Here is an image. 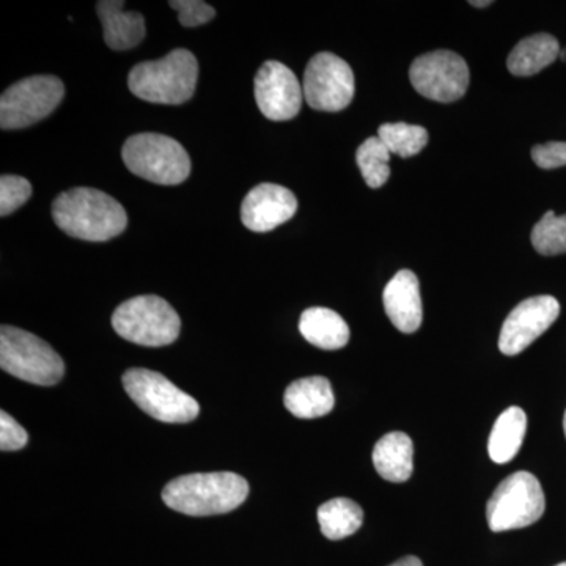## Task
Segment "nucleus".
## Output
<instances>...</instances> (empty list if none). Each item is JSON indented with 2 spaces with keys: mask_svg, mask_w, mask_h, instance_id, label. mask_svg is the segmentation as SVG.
Returning <instances> with one entry per match:
<instances>
[{
  "mask_svg": "<svg viewBox=\"0 0 566 566\" xmlns=\"http://www.w3.org/2000/svg\"><path fill=\"white\" fill-rule=\"evenodd\" d=\"M55 226L82 241L104 243L125 232L128 216L114 197L93 188L62 192L52 203Z\"/></svg>",
  "mask_w": 566,
  "mask_h": 566,
  "instance_id": "nucleus-1",
  "label": "nucleus"
},
{
  "mask_svg": "<svg viewBox=\"0 0 566 566\" xmlns=\"http://www.w3.org/2000/svg\"><path fill=\"white\" fill-rule=\"evenodd\" d=\"M248 495V480L234 472H200L167 483L163 501L182 515L214 516L233 512Z\"/></svg>",
  "mask_w": 566,
  "mask_h": 566,
  "instance_id": "nucleus-2",
  "label": "nucleus"
},
{
  "mask_svg": "<svg viewBox=\"0 0 566 566\" xmlns=\"http://www.w3.org/2000/svg\"><path fill=\"white\" fill-rule=\"evenodd\" d=\"M199 62L188 50H175L161 61L144 62L129 71L128 87L147 103L180 106L192 98Z\"/></svg>",
  "mask_w": 566,
  "mask_h": 566,
  "instance_id": "nucleus-3",
  "label": "nucleus"
},
{
  "mask_svg": "<svg viewBox=\"0 0 566 566\" xmlns=\"http://www.w3.org/2000/svg\"><path fill=\"white\" fill-rule=\"evenodd\" d=\"M123 163L129 172L163 186H177L188 180L191 158L185 147L169 136L140 133L123 145Z\"/></svg>",
  "mask_w": 566,
  "mask_h": 566,
  "instance_id": "nucleus-4",
  "label": "nucleus"
},
{
  "mask_svg": "<svg viewBox=\"0 0 566 566\" xmlns=\"http://www.w3.org/2000/svg\"><path fill=\"white\" fill-rule=\"evenodd\" d=\"M0 367L36 386H55L65 375V364L50 344L7 324L0 329Z\"/></svg>",
  "mask_w": 566,
  "mask_h": 566,
  "instance_id": "nucleus-5",
  "label": "nucleus"
},
{
  "mask_svg": "<svg viewBox=\"0 0 566 566\" xmlns=\"http://www.w3.org/2000/svg\"><path fill=\"white\" fill-rule=\"evenodd\" d=\"M112 327L132 344L159 348L177 340L181 319L166 300L147 294L118 305L112 315Z\"/></svg>",
  "mask_w": 566,
  "mask_h": 566,
  "instance_id": "nucleus-6",
  "label": "nucleus"
},
{
  "mask_svg": "<svg viewBox=\"0 0 566 566\" xmlns=\"http://www.w3.org/2000/svg\"><path fill=\"white\" fill-rule=\"evenodd\" d=\"M123 387L142 411L159 422L188 423L200 415L196 398L158 371L132 368L123 375Z\"/></svg>",
  "mask_w": 566,
  "mask_h": 566,
  "instance_id": "nucleus-7",
  "label": "nucleus"
},
{
  "mask_svg": "<svg viewBox=\"0 0 566 566\" xmlns=\"http://www.w3.org/2000/svg\"><path fill=\"white\" fill-rule=\"evenodd\" d=\"M542 483L526 471L506 476L486 505V520L493 532L515 531L535 524L545 513Z\"/></svg>",
  "mask_w": 566,
  "mask_h": 566,
  "instance_id": "nucleus-8",
  "label": "nucleus"
},
{
  "mask_svg": "<svg viewBox=\"0 0 566 566\" xmlns=\"http://www.w3.org/2000/svg\"><path fill=\"white\" fill-rule=\"evenodd\" d=\"M65 95L55 76H32L17 82L0 98V128L3 132L35 125L57 109Z\"/></svg>",
  "mask_w": 566,
  "mask_h": 566,
  "instance_id": "nucleus-9",
  "label": "nucleus"
},
{
  "mask_svg": "<svg viewBox=\"0 0 566 566\" xmlns=\"http://www.w3.org/2000/svg\"><path fill=\"white\" fill-rule=\"evenodd\" d=\"M303 91L312 109L344 111L352 104L356 91L352 66L338 55L319 52L305 69Z\"/></svg>",
  "mask_w": 566,
  "mask_h": 566,
  "instance_id": "nucleus-10",
  "label": "nucleus"
},
{
  "mask_svg": "<svg viewBox=\"0 0 566 566\" xmlns=\"http://www.w3.org/2000/svg\"><path fill=\"white\" fill-rule=\"evenodd\" d=\"M469 66L452 51H434L420 55L409 69V80L424 98L453 103L463 98L469 87Z\"/></svg>",
  "mask_w": 566,
  "mask_h": 566,
  "instance_id": "nucleus-11",
  "label": "nucleus"
},
{
  "mask_svg": "<svg viewBox=\"0 0 566 566\" xmlns=\"http://www.w3.org/2000/svg\"><path fill=\"white\" fill-rule=\"evenodd\" d=\"M560 315V304L553 296H534L523 301L506 316L499 337V349L516 356L553 326Z\"/></svg>",
  "mask_w": 566,
  "mask_h": 566,
  "instance_id": "nucleus-12",
  "label": "nucleus"
},
{
  "mask_svg": "<svg viewBox=\"0 0 566 566\" xmlns=\"http://www.w3.org/2000/svg\"><path fill=\"white\" fill-rule=\"evenodd\" d=\"M303 84L281 62H264L255 76V102L264 117L273 122L292 120L303 106Z\"/></svg>",
  "mask_w": 566,
  "mask_h": 566,
  "instance_id": "nucleus-13",
  "label": "nucleus"
},
{
  "mask_svg": "<svg viewBox=\"0 0 566 566\" xmlns=\"http://www.w3.org/2000/svg\"><path fill=\"white\" fill-rule=\"evenodd\" d=\"M297 199L290 189L273 182L255 186L241 205V221L255 233H266L296 214Z\"/></svg>",
  "mask_w": 566,
  "mask_h": 566,
  "instance_id": "nucleus-14",
  "label": "nucleus"
},
{
  "mask_svg": "<svg viewBox=\"0 0 566 566\" xmlns=\"http://www.w3.org/2000/svg\"><path fill=\"white\" fill-rule=\"evenodd\" d=\"M386 314L400 333L412 334L423 319L422 296L417 275L409 270L398 271L382 293Z\"/></svg>",
  "mask_w": 566,
  "mask_h": 566,
  "instance_id": "nucleus-15",
  "label": "nucleus"
},
{
  "mask_svg": "<svg viewBox=\"0 0 566 566\" xmlns=\"http://www.w3.org/2000/svg\"><path fill=\"white\" fill-rule=\"evenodd\" d=\"M123 7L125 2L122 0H102L96 3V11L103 22L104 41L114 51L132 50L147 35L144 17L137 11H125Z\"/></svg>",
  "mask_w": 566,
  "mask_h": 566,
  "instance_id": "nucleus-16",
  "label": "nucleus"
},
{
  "mask_svg": "<svg viewBox=\"0 0 566 566\" xmlns=\"http://www.w3.org/2000/svg\"><path fill=\"white\" fill-rule=\"evenodd\" d=\"M283 403L297 419H318L334 409L333 386L324 376L297 379L285 390Z\"/></svg>",
  "mask_w": 566,
  "mask_h": 566,
  "instance_id": "nucleus-17",
  "label": "nucleus"
},
{
  "mask_svg": "<svg viewBox=\"0 0 566 566\" xmlns=\"http://www.w3.org/2000/svg\"><path fill=\"white\" fill-rule=\"evenodd\" d=\"M374 464L387 482L403 483L415 471V444L408 434L394 431L382 436L374 449Z\"/></svg>",
  "mask_w": 566,
  "mask_h": 566,
  "instance_id": "nucleus-18",
  "label": "nucleus"
},
{
  "mask_svg": "<svg viewBox=\"0 0 566 566\" xmlns=\"http://www.w3.org/2000/svg\"><path fill=\"white\" fill-rule=\"evenodd\" d=\"M300 331L316 348L340 349L348 345L349 327L337 312L326 307H311L301 315Z\"/></svg>",
  "mask_w": 566,
  "mask_h": 566,
  "instance_id": "nucleus-19",
  "label": "nucleus"
},
{
  "mask_svg": "<svg viewBox=\"0 0 566 566\" xmlns=\"http://www.w3.org/2000/svg\"><path fill=\"white\" fill-rule=\"evenodd\" d=\"M560 51L556 36L536 33L516 44L515 50L510 52L506 65L515 76H534L556 62Z\"/></svg>",
  "mask_w": 566,
  "mask_h": 566,
  "instance_id": "nucleus-20",
  "label": "nucleus"
},
{
  "mask_svg": "<svg viewBox=\"0 0 566 566\" xmlns=\"http://www.w3.org/2000/svg\"><path fill=\"white\" fill-rule=\"evenodd\" d=\"M527 431V416L517 406L505 409L495 420L491 431L488 452L491 460L497 464H505L512 461L520 452Z\"/></svg>",
  "mask_w": 566,
  "mask_h": 566,
  "instance_id": "nucleus-21",
  "label": "nucleus"
},
{
  "mask_svg": "<svg viewBox=\"0 0 566 566\" xmlns=\"http://www.w3.org/2000/svg\"><path fill=\"white\" fill-rule=\"evenodd\" d=\"M318 523L327 539H344L359 531L364 523V510L352 499H331L318 509Z\"/></svg>",
  "mask_w": 566,
  "mask_h": 566,
  "instance_id": "nucleus-22",
  "label": "nucleus"
},
{
  "mask_svg": "<svg viewBox=\"0 0 566 566\" xmlns=\"http://www.w3.org/2000/svg\"><path fill=\"white\" fill-rule=\"evenodd\" d=\"M390 153L386 147L385 142L379 139L378 136L370 137L357 148L356 161L359 166L360 174H363L365 182L368 188L378 189L385 186L390 177Z\"/></svg>",
  "mask_w": 566,
  "mask_h": 566,
  "instance_id": "nucleus-23",
  "label": "nucleus"
},
{
  "mask_svg": "<svg viewBox=\"0 0 566 566\" xmlns=\"http://www.w3.org/2000/svg\"><path fill=\"white\" fill-rule=\"evenodd\" d=\"M378 137L392 155L401 158L419 155L428 144L427 129L408 123H386L379 126Z\"/></svg>",
  "mask_w": 566,
  "mask_h": 566,
  "instance_id": "nucleus-24",
  "label": "nucleus"
},
{
  "mask_svg": "<svg viewBox=\"0 0 566 566\" xmlns=\"http://www.w3.org/2000/svg\"><path fill=\"white\" fill-rule=\"evenodd\" d=\"M532 244L545 256L566 253V214L547 211L532 230Z\"/></svg>",
  "mask_w": 566,
  "mask_h": 566,
  "instance_id": "nucleus-25",
  "label": "nucleus"
},
{
  "mask_svg": "<svg viewBox=\"0 0 566 566\" xmlns=\"http://www.w3.org/2000/svg\"><path fill=\"white\" fill-rule=\"evenodd\" d=\"M32 197V185L18 175H2L0 178V214H11Z\"/></svg>",
  "mask_w": 566,
  "mask_h": 566,
  "instance_id": "nucleus-26",
  "label": "nucleus"
},
{
  "mask_svg": "<svg viewBox=\"0 0 566 566\" xmlns=\"http://www.w3.org/2000/svg\"><path fill=\"white\" fill-rule=\"evenodd\" d=\"M169 7L177 11L178 21L182 28H197V25L207 24L216 17L214 9L202 0H172Z\"/></svg>",
  "mask_w": 566,
  "mask_h": 566,
  "instance_id": "nucleus-27",
  "label": "nucleus"
},
{
  "mask_svg": "<svg viewBox=\"0 0 566 566\" xmlns=\"http://www.w3.org/2000/svg\"><path fill=\"white\" fill-rule=\"evenodd\" d=\"M28 442V431L6 411L0 412V449L2 452H17V450L24 449Z\"/></svg>",
  "mask_w": 566,
  "mask_h": 566,
  "instance_id": "nucleus-28",
  "label": "nucleus"
},
{
  "mask_svg": "<svg viewBox=\"0 0 566 566\" xmlns=\"http://www.w3.org/2000/svg\"><path fill=\"white\" fill-rule=\"evenodd\" d=\"M532 159L539 169L553 170L566 166V142H547L532 148Z\"/></svg>",
  "mask_w": 566,
  "mask_h": 566,
  "instance_id": "nucleus-29",
  "label": "nucleus"
},
{
  "mask_svg": "<svg viewBox=\"0 0 566 566\" xmlns=\"http://www.w3.org/2000/svg\"><path fill=\"white\" fill-rule=\"evenodd\" d=\"M390 566H423V564L420 562L419 557L408 556L400 558V560L395 562V564Z\"/></svg>",
  "mask_w": 566,
  "mask_h": 566,
  "instance_id": "nucleus-30",
  "label": "nucleus"
},
{
  "mask_svg": "<svg viewBox=\"0 0 566 566\" xmlns=\"http://www.w3.org/2000/svg\"><path fill=\"white\" fill-rule=\"evenodd\" d=\"M471 6L479 7V9H483V7L491 6L490 0H483V2H471Z\"/></svg>",
  "mask_w": 566,
  "mask_h": 566,
  "instance_id": "nucleus-31",
  "label": "nucleus"
},
{
  "mask_svg": "<svg viewBox=\"0 0 566 566\" xmlns=\"http://www.w3.org/2000/svg\"><path fill=\"white\" fill-rule=\"evenodd\" d=\"M558 57H560L562 61L566 62V48H565V50L560 51V55H558Z\"/></svg>",
  "mask_w": 566,
  "mask_h": 566,
  "instance_id": "nucleus-32",
  "label": "nucleus"
},
{
  "mask_svg": "<svg viewBox=\"0 0 566 566\" xmlns=\"http://www.w3.org/2000/svg\"><path fill=\"white\" fill-rule=\"evenodd\" d=\"M564 430H565V436H566V411H565V417H564Z\"/></svg>",
  "mask_w": 566,
  "mask_h": 566,
  "instance_id": "nucleus-33",
  "label": "nucleus"
},
{
  "mask_svg": "<svg viewBox=\"0 0 566 566\" xmlns=\"http://www.w3.org/2000/svg\"><path fill=\"white\" fill-rule=\"evenodd\" d=\"M556 566H566V562H564V564H558Z\"/></svg>",
  "mask_w": 566,
  "mask_h": 566,
  "instance_id": "nucleus-34",
  "label": "nucleus"
}]
</instances>
